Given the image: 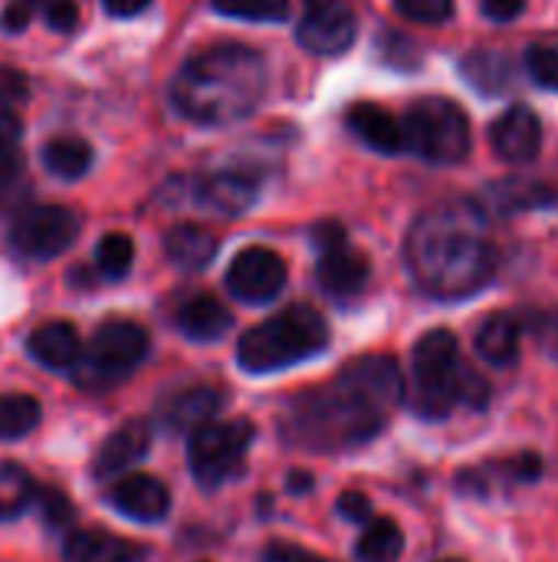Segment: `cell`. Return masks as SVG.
Wrapping results in <instances>:
<instances>
[{
    "label": "cell",
    "mask_w": 558,
    "mask_h": 562,
    "mask_svg": "<svg viewBox=\"0 0 558 562\" xmlns=\"http://www.w3.org/2000/svg\"><path fill=\"white\" fill-rule=\"evenodd\" d=\"M405 395L401 369L391 356L349 362L326 389L289 405V438L306 448H355L372 441Z\"/></svg>",
    "instance_id": "cell-1"
},
{
    "label": "cell",
    "mask_w": 558,
    "mask_h": 562,
    "mask_svg": "<svg viewBox=\"0 0 558 562\" xmlns=\"http://www.w3.org/2000/svg\"><path fill=\"white\" fill-rule=\"evenodd\" d=\"M405 260L418 286L437 300H464L483 290L497 270L487 211L464 198L428 207L408 231Z\"/></svg>",
    "instance_id": "cell-2"
},
{
    "label": "cell",
    "mask_w": 558,
    "mask_h": 562,
    "mask_svg": "<svg viewBox=\"0 0 558 562\" xmlns=\"http://www.w3.org/2000/svg\"><path fill=\"white\" fill-rule=\"evenodd\" d=\"M263 89V56L250 46L224 43L191 56L181 66L171 86V102L197 125H230L257 109Z\"/></svg>",
    "instance_id": "cell-3"
},
{
    "label": "cell",
    "mask_w": 558,
    "mask_h": 562,
    "mask_svg": "<svg viewBox=\"0 0 558 562\" xmlns=\"http://www.w3.org/2000/svg\"><path fill=\"white\" fill-rule=\"evenodd\" d=\"M477 392H487L477 375H470L460 366V346L457 336L447 329H434L418 339L414 359H411V385H408V402L421 418H447L454 405L460 402H477Z\"/></svg>",
    "instance_id": "cell-4"
},
{
    "label": "cell",
    "mask_w": 558,
    "mask_h": 562,
    "mask_svg": "<svg viewBox=\"0 0 558 562\" xmlns=\"http://www.w3.org/2000/svg\"><path fill=\"white\" fill-rule=\"evenodd\" d=\"M329 346V326L312 306H289L266 323L253 326L240 346H237V362L247 372H280L296 362H306L319 356Z\"/></svg>",
    "instance_id": "cell-5"
},
{
    "label": "cell",
    "mask_w": 558,
    "mask_h": 562,
    "mask_svg": "<svg viewBox=\"0 0 558 562\" xmlns=\"http://www.w3.org/2000/svg\"><path fill=\"white\" fill-rule=\"evenodd\" d=\"M401 145L424 161L454 165L470 151V122L451 99H418L401 122Z\"/></svg>",
    "instance_id": "cell-6"
},
{
    "label": "cell",
    "mask_w": 558,
    "mask_h": 562,
    "mask_svg": "<svg viewBox=\"0 0 558 562\" xmlns=\"http://www.w3.org/2000/svg\"><path fill=\"white\" fill-rule=\"evenodd\" d=\"M148 356V333L132 319H112L95 329L76 359V382L86 389H109L128 379Z\"/></svg>",
    "instance_id": "cell-7"
},
{
    "label": "cell",
    "mask_w": 558,
    "mask_h": 562,
    "mask_svg": "<svg viewBox=\"0 0 558 562\" xmlns=\"http://www.w3.org/2000/svg\"><path fill=\"white\" fill-rule=\"evenodd\" d=\"M253 445L250 422H207L191 431L187 461L201 487H220L243 471L247 451Z\"/></svg>",
    "instance_id": "cell-8"
},
{
    "label": "cell",
    "mask_w": 558,
    "mask_h": 562,
    "mask_svg": "<svg viewBox=\"0 0 558 562\" xmlns=\"http://www.w3.org/2000/svg\"><path fill=\"white\" fill-rule=\"evenodd\" d=\"M76 237H79V217L59 204L26 207L10 227L13 250L30 260H53L62 250H69Z\"/></svg>",
    "instance_id": "cell-9"
},
{
    "label": "cell",
    "mask_w": 558,
    "mask_h": 562,
    "mask_svg": "<svg viewBox=\"0 0 558 562\" xmlns=\"http://www.w3.org/2000/svg\"><path fill=\"white\" fill-rule=\"evenodd\" d=\"M316 247H319V263H316V280L319 286L335 296L349 300L365 290L368 283V260L362 250H355L339 224H319L316 227Z\"/></svg>",
    "instance_id": "cell-10"
},
{
    "label": "cell",
    "mask_w": 558,
    "mask_h": 562,
    "mask_svg": "<svg viewBox=\"0 0 558 562\" xmlns=\"http://www.w3.org/2000/svg\"><path fill=\"white\" fill-rule=\"evenodd\" d=\"M286 286V263L266 247H247L227 270V290L243 303H270Z\"/></svg>",
    "instance_id": "cell-11"
},
{
    "label": "cell",
    "mask_w": 558,
    "mask_h": 562,
    "mask_svg": "<svg viewBox=\"0 0 558 562\" xmlns=\"http://www.w3.org/2000/svg\"><path fill=\"white\" fill-rule=\"evenodd\" d=\"M299 43L319 56H339L355 40V13L345 0H306V16L296 30Z\"/></svg>",
    "instance_id": "cell-12"
},
{
    "label": "cell",
    "mask_w": 558,
    "mask_h": 562,
    "mask_svg": "<svg viewBox=\"0 0 558 562\" xmlns=\"http://www.w3.org/2000/svg\"><path fill=\"white\" fill-rule=\"evenodd\" d=\"M490 142L497 148V155L510 165H526L539 155V145H543V125L536 119L533 109L526 105H513L506 109L493 128H490Z\"/></svg>",
    "instance_id": "cell-13"
},
{
    "label": "cell",
    "mask_w": 558,
    "mask_h": 562,
    "mask_svg": "<svg viewBox=\"0 0 558 562\" xmlns=\"http://www.w3.org/2000/svg\"><path fill=\"white\" fill-rule=\"evenodd\" d=\"M109 501H112V507L122 517H128L135 524H158L171 510L168 487L158 477H151V474H128V477H122L109 491Z\"/></svg>",
    "instance_id": "cell-14"
},
{
    "label": "cell",
    "mask_w": 558,
    "mask_h": 562,
    "mask_svg": "<svg viewBox=\"0 0 558 562\" xmlns=\"http://www.w3.org/2000/svg\"><path fill=\"white\" fill-rule=\"evenodd\" d=\"M257 178L243 171H214L194 184V198L220 214H243L257 201Z\"/></svg>",
    "instance_id": "cell-15"
},
{
    "label": "cell",
    "mask_w": 558,
    "mask_h": 562,
    "mask_svg": "<svg viewBox=\"0 0 558 562\" xmlns=\"http://www.w3.org/2000/svg\"><path fill=\"white\" fill-rule=\"evenodd\" d=\"M151 448V428L145 422H128L122 425L115 435H109L95 454V474L109 477V474H122L128 468H135Z\"/></svg>",
    "instance_id": "cell-16"
},
{
    "label": "cell",
    "mask_w": 558,
    "mask_h": 562,
    "mask_svg": "<svg viewBox=\"0 0 558 562\" xmlns=\"http://www.w3.org/2000/svg\"><path fill=\"white\" fill-rule=\"evenodd\" d=\"M345 122H349V128H352L368 148H375V151L395 155V151L405 148V145H401V122H398L391 112H385L382 105H375V102H355V105L349 109Z\"/></svg>",
    "instance_id": "cell-17"
},
{
    "label": "cell",
    "mask_w": 558,
    "mask_h": 562,
    "mask_svg": "<svg viewBox=\"0 0 558 562\" xmlns=\"http://www.w3.org/2000/svg\"><path fill=\"white\" fill-rule=\"evenodd\" d=\"M520 339H523V323L510 313H493L477 326V352L490 366H513L520 359Z\"/></svg>",
    "instance_id": "cell-18"
},
{
    "label": "cell",
    "mask_w": 558,
    "mask_h": 562,
    "mask_svg": "<svg viewBox=\"0 0 558 562\" xmlns=\"http://www.w3.org/2000/svg\"><path fill=\"white\" fill-rule=\"evenodd\" d=\"M230 326H234L230 310H227L217 296H210V293H201V296L187 300V303L178 310V329H181L187 339H194V342H214V339H220Z\"/></svg>",
    "instance_id": "cell-19"
},
{
    "label": "cell",
    "mask_w": 558,
    "mask_h": 562,
    "mask_svg": "<svg viewBox=\"0 0 558 562\" xmlns=\"http://www.w3.org/2000/svg\"><path fill=\"white\" fill-rule=\"evenodd\" d=\"M26 349L46 369H72L79 352H82V342H79V336H76V329L69 323H43L30 336Z\"/></svg>",
    "instance_id": "cell-20"
},
{
    "label": "cell",
    "mask_w": 558,
    "mask_h": 562,
    "mask_svg": "<svg viewBox=\"0 0 558 562\" xmlns=\"http://www.w3.org/2000/svg\"><path fill=\"white\" fill-rule=\"evenodd\" d=\"M164 254L181 270H201L217 254V237L201 224H178L164 234Z\"/></svg>",
    "instance_id": "cell-21"
},
{
    "label": "cell",
    "mask_w": 558,
    "mask_h": 562,
    "mask_svg": "<svg viewBox=\"0 0 558 562\" xmlns=\"http://www.w3.org/2000/svg\"><path fill=\"white\" fill-rule=\"evenodd\" d=\"M62 557L66 562H138L145 553L118 537H105L99 530H79L66 540Z\"/></svg>",
    "instance_id": "cell-22"
},
{
    "label": "cell",
    "mask_w": 558,
    "mask_h": 562,
    "mask_svg": "<svg viewBox=\"0 0 558 562\" xmlns=\"http://www.w3.org/2000/svg\"><path fill=\"white\" fill-rule=\"evenodd\" d=\"M217 408H220V395L214 389H187L164 402V425L174 431H194L214 422Z\"/></svg>",
    "instance_id": "cell-23"
},
{
    "label": "cell",
    "mask_w": 558,
    "mask_h": 562,
    "mask_svg": "<svg viewBox=\"0 0 558 562\" xmlns=\"http://www.w3.org/2000/svg\"><path fill=\"white\" fill-rule=\"evenodd\" d=\"M464 79L483 92V95H500L510 82H513V63L506 53L500 49H474L464 63H460Z\"/></svg>",
    "instance_id": "cell-24"
},
{
    "label": "cell",
    "mask_w": 558,
    "mask_h": 562,
    "mask_svg": "<svg viewBox=\"0 0 558 562\" xmlns=\"http://www.w3.org/2000/svg\"><path fill=\"white\" fill-rule=\"evenodd\" d=\"M43 165H46L56 178L76 181V178H82V175L89 171V165H92V148H89V142H82V138L62 135V138L46 142V148H43Z\"/></svg>",
    "instance_id": "cell-25"
},
{
    "label": "cell",
    "mask_w": 558,
    "mask_h": 562,
    "mask_svg": "<svg viewBox=\"0 0 558 562\" xmlns=\"http://www.w3.org/2000/svg\"><path fill=\"white\" fill-rule=\"evenodd\" d=\"M405 553V533L395 520H368L365 533L358 537L355 557L362 562H398Z\"/></svg>",
    "instance_id": "cell-26"
},
{
    "label": "cell",
    "mask_w": 558,
    "mask_h": 562,
    "mask_svg": "<svg viewBox=\"0 0 558 562\" xmlns=\"http://www.w3.org/2000/svg\"><path fill=\"white\" fill-rule=\"evenodd\" d=\"M493 201L500 211H529V207H546L558 204L556 184H543V181H506L493 188Z\"/></svg>",
    "instance_id": "cell-27"
},
{
    "label": "cell",
    "mask_w": 558,
    "mask_h": 562,
    "mask_svg": "<svg viewBox=\"0 0 558 562\" xmlns=\"http://www.w3.org/2000/svg\"><path fill=\"white\" fill-rule=\"evenodd\" d=\"M39 425V402L33 395H0V441H16Z\"/></svg>",
    "instance_id": "cell-28"
},
{
    "label": "cell",
    "mask_w": 558,
    "mask_h": 562,
    "mask_svg": "<svg viewBox=\"0 0 558 562\" xmlns=\"http://www.w3.org/2000/svg\"><path fill=\"white\" fill-rule=\"evenodd\" d=\"M132 260H135V244L125 234H105L95 247V267L102 270V277H112V280L125 277Z\"/></svg>",
    "instance_id": "cell-29"
},
{
    "label": "cell",
    "mask_w": 558,
    "mask_h": 562,
    "mask_svg": "<svg viewBox=\"0 0 558 562\" xmlns=\"http://www.w3.org/2000/svg\"><path fill=\"white\" fill-rule=\"evenodd\" d=\"M220 13L240 16V20H263L280 23L289 16V0H210Z\"/></svg>",
    "instance_id": "cell-30"
},
{
    "label": "cell",
    "mask_w": 558,
    "mask_h": 562,
    "mask_svg": "<svg viewBox=\"0 0 558 562\" xmlns=\"http://www.w3.org/2000/svg\"><path fill=\"white\" fill-rule=\"evenodd\" d=\"M526 69L529 76L546 86V89H558V36H546L536 40L526 53Z\"/></svg>",
    "instance_id": "cell-31"
},
{
    "label": "cell",
    "mask_w": 558,
    "mask_h": 562,
    "mask_svg": "<svg viewBox=\"0 0 558 562\" xmlns=\"http://www.w3.org/2000/svg\"><path fill=\"white\" fill-rule=\"evenodd\" d=\"M395 10L414 23H447L454 16V0H395Z\"/></svg>",
    "instance_id": "cell-32"
},
{
    "label": "cell",
    "mask_w": 558,
    "mask_h": 562,
    "mask_svg": "<svg viewBox=\"0 0 558 562\" xmlns=\"http://www.w3.org/2000/svg\"><path fill=\"white\" fill-rule=\"evenodd\" d=\"M33 507H39V514H43V520H46L49 527H66V524L72 520L69 501H66L59 491L39 487V484H36V491H33Z\"/></svg>",
    "instance_id": "cell-33"
},
{
    "label": "cell",
    "mask_w": 558,
    "mask_h": 562,
    "mask_svg": "<svg viewBox=\"0 0 558 562\" xmlns=\"http://www.w3.org/2000/svg\"><path fill=\"white\" fill-rule=\"evenodd\" d=\"M43 13H46V23L56 33H72L76 23H79V10H76L72 0H43Z\"/></svg>",
    "instance_id": "cell-34"
},
{
    "label": "cell",
    "mask_w": 558,
    "mask_h": 562,
    "mask_svg": "<svg viewBox=\"0 0 558 562\" xmlns=\"http://www.w3.org/2000/svg\"><path fill=\"white\" fill-rule=\"evenodd\" d=\"M533 333L539 339V346L549 352V359L558 362V310H546L533 316Z\"/></svg>",
    "instance_id": "cell-35"
},
{
    "label": "cell",
    "mask_w": 558,
    "mask_h": 562,
    "mask_svg": "<svg viewBox=\"0 0 558 562\" xmlns=\"http://www.w3.org/2000/svg\"><path fill=\"white\" fill-rule=\"evenodd\" d=\"M382 46H385V56H388V63H395V66H414L418 63V46L411 43V40H405V36H398V33H388L385 40H382Z\"/></svg>",
    "instance_id": "cell-36"
},
{
    "label": "cell",
    "mask_w": 558,
    "mask_h": 562,
    "mask_svg": "<svg viewBox=\"0 0 558 562\" xmlns=\"http://www.w3.org/2000/svg\"><path fill=\"white\" fill-rule=\"evenodd\" d=\"M339 514L345 520H355V524H368L372 520V501L358 491H349L339 497Z\"/></svg>",
    "instance_id": "cell-37"
},
{
    "label": "cell",
    "mask_w": 558,
    "mask_h": 562,
    "mask_svg": "<svg viewBox=\"0 0 558 562\" xmlns=\"http://www.w3.org/2000/svg\"><path fill=\"white\" fill-rule=\"evenodd\" d=\"M26 99V79L16 69H3L0 66V102L3 105H16Z\"/></svg>",
    "instance_id": "cell-38"
},
{
    "label": "cell",
    "mask_w": 558,
    "mask_h": 562,
    "mask_svg": "<svg viewBox=\"0 0 558 562\" xmlns=\"http://www.w3.org/2000/svg\"><path fill=\"white\" fill-rule=\"evenodd\" d=\"M36 7H39V0H10L7 10H3V26L13 30V33L23 30L30 23V16H33Z\"/></svg>",
    "instance_id": "cell-39"
},
{
    "label": "cell",
    "mask_w": 558,
    "mask_h": 562,
    "mask_svg": "<svg viewBox=\"0 0 558 562\" xmlns=\"http://www.w3.org/2000/svg\"><path fill=\"white\" fill-rule=\"evenodd\" d=\"M526 10V0H483V16L497 23H510Z\"/></svg>",
    "instance_id": "cell-40"
},
{
    "label": "cell",
    "mask_w": 558,
    "mask_h": 562,
    "mask_svg": "<svg viewBox=\"0 0 558 562\" xmlns=\"http://www.w3.org/2000/svg\"><path fill=\"white\" fill-rule=\"evenodd\" d=\"M266 562H326L322 557L303 550V547H293V543H273L266 550Z\"/></svg>",
    "instance_id": "cell-41"
},
{
    "label": "cell",
    "mask_w": 558,
    "mask_h": 562,
    "mask_svg": "<svg viewBox=\"0 0 558 562\" xmlns=\"http://www.w3.org/2000/svg\"><path fill=\"white\" fill-rule=\"evenodd\" d=\"M20 168V155H16V142H3L0 138V184H7Z\"/></svg>",
    "instance_id": "cell-42"
},
{
    "label": "cell",
    "mask_w": 558,
    "mask_h": 562,
    "mask_svg": "<svg viewBox=\"0 0 558 562\" xmlns=\"http://www.w3.org/2000/svg\"><path fill=\"white\" fill-rule=\"evenodd\" d=\"M0 138H3V142H16V138H20V115H16V105H3V102H0Z\"/></svg>",
    "instance_id": "cell-43"
},
{
    "label": "cell",
    "mask_w": 558,
    "mask_h": 562,
    "mask_svg": "<svg viewBox=\"0 0 558 562\" xmlns=\"http://www.w3.org/2000/svg\"><path fill=\"white\" fill-rule=\"evenodd\" d=\"M105 3V10L112 13V16H135V13H141L151 0H102Z\"/></svg>",
    "instance_id": "cell-44"
},
{
    "label": "cell",
    "mask_w": 558,
    "mask_h": 562,
    "mask_svg": "<svg viewBox=\"0 0 558 562\" xmlns=\"http://www.w3.org/2000/svg\"><path fill=\"white\" fill-rule=\"evenodd\" d=\"M447 562H457V560H447Z\"/></svg>",
    "instance_id": "cell-45"
}]
</instances>
